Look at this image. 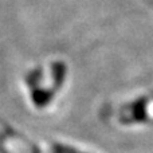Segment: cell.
<instances>
[{
    "label": "cell",
    "instance_id": "1",
    "mask_svg": "<svg viewBox=\"0 0 153 153\" xmlns=\"http://www.w3.org/2000/svg\"><path fill=\"white\" fill-rule=\"evenodd\" d=\"M148 106L149 98L141 97L136 101L128 103L121 113V122L124 124H136V122H144L148 118Z\"/></svg>",
    "mask_w": 153,
    "mask_h": 153
},
{
    "label": "cell",
    "instance_id": "2",
    "mask_svg": "<svg viewBox=\"0 0 153 153\" xmlns=\"http://www.w3.org/2000/svg\"><path fill=\"white\" fill-rule=\"evenodd\" d=\"M54 89H42V87H36L32 90V101L38 108H45L48 102L54 98Z\"/></svg>",
    "mask_w": 153,
    "mask_h": 153
},
{
    "label": "cell",
    "instance_id": "3",
    "mask_svg": "<svg viewBox=\"0 0 153 153\" xmlns=\"http://www.w3.org/2000/svg\"><path fill=\"white\" fill-rule=\"evenodd\" d=\"M51 153H83V152L76 151V149L71 148V146L55 144V145H53V148H51Z\"/></svg>",
    "mask_w": 153,
    "mask_h": 153
}]
</instances>
